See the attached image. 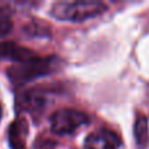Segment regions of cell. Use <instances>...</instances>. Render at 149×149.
<instances>
[{
  "instance_id": "obj_6",
  "label": "cell",
  "mask_w": 149,
  "mask_h": 149,
  "mask_svg": "<svg viewBox=\"0 0 149 149\" xmlns=\"http://www.w3.org/2000/svg\"><path fill=\"white\" fill-rule=\"evenodd\" d=\"M34 56L33 51L24 46H20L16 42H0V58L5 60H10L15 63H21Z\"/></svg>"
},
{
  "instance_id": "obj_9",
  "label": "cell",
  "mask_w": 149,
  "mask_h": 149,
  "mask_svg": "<svg viewBox=\"0 0 149 149\" xmlns=\"http://www.w3.org/2000/svg\"><path fill=\"white\" fill-rule=\"evenodd\" d=\"M12 28H13V24L9 17V13L0 8V38L9 34Z\"/></svg>"
},
{
  "instance_id": "obj_4",
  "label": "cell",
  "mask_w": 149,
  "mask_h": 149,
  "mask_svg": "<svg viewBox=\"0 0 149 149\" xmlns=\"http://www.w3.org/2000/svg\"><path fill=\"white\" fill-rule=\"evenodd\" d=\"M120 139L115 132L107 128H101L92 132L86 137L84 149H119Z\"/></svg>"
},
{
  "instance_id": "obj_1",
  "label": "cell",
  "mask_w": 149,
  "mask_h": 149,
  "mask_svg": "<svg viewBox=\"0 0 149 149\" xmlns=\"http://www.w3.org/2000/svg\"><path fill=\"white\" fill-rule=\"evenodd\" d=\"M59 67V59L51 56H31L30 59L21 63H16L8 70V77L15 85H24L30 81L47 76L56 71Z\"/></svg>"
},
{
  "instance_id": "obj_8",
  "label": "cell",
  "mask_w": 149,
  "mask_h": 149,
  "mask_svg": "<svg viewBox=\"0 0 149 149\" xmlns=\"http://www.w3.org/2000/svg\"><path fill=\"white\" fill-rule=\"evenodd\" d=\"M135 141L140 149H147L149 145V127L148 119L144 115H139L134 124Z\"/></svg>"
},
{
  "instance_id": "obj_7",
  "label": "cell",
  "mask_w": 149,
  "mask_h": 149,
  "mask_svg": "<svg viewBox=\"0 0 149 149\" xmlns=\"http://www.w3.org/2000/svg\"><path fill=\"white\" fill-rule=\"evenodd\" d=\"M9 145L12 149H25L28 123L24 118H17L9 126Z\"/></svg>"
},
{
  "instance_id": "obj_11",
  "label": "cell",
  "mask_w": 149,
  "mask_h": 149,
  "mask_svg": "<svg viewBox=\"0 0 149 149\" xmlns=\"http://www.w3.org/2000/svg\"><path fill=\"white\" fill-rule=\"evenodd\" d=\"M1 113H3V110H1V105H0V119H1Z\"/></svg>"
},
{
  "instance_id": "obj_5",
  "label": "cell",
  "mask_w": 149,
  "mask_h": 149,
  "mask_svg": "<svg viewBox=\"0 0 149 149\" xmlns=\"http://www.w3.org/2000/svg\"><path fill=\"white\" fill-rule=\"evenodd\" d=\"M17 107L21 111L31 114H41L46 107V97L38 90H28L18 97Z\"/></svg>"
},
{
  "instance_id": "obj_2",
  "label": "cell",
  "mask_w": 149,
  "mask_h": 149,
  "mask_svg": "<svg viewBox=\"0 0 149 149\" xmlns=\"http://www.w3.org/2000/svg\"><path fill=\"white\" fill-rule=\"evenodd\" d=\"M107 9L101 1H59L54 4L51 15L60 21L82 22L97 17Z\"/></svg>"
},
{
  "instance_id": "obj_10",
  "label": "cell",
  "mask_w": 149,
  "mask_h": 149,
  "mask_svg": "<svg viewBox=\"0 0 149 149\" xmlns=\"http://www.w3.org/2000/svg\"><path fill=\"white\" fill-rule=\"evenodd\" d=\"M55 143L51 140H43L42 143H36V149H54Z\"/></svg>"
},
{
  "instance_id": "obj_3",
  "label": "cell",
  "mask_w": 149,
  "mask_h": 149,
  "mask_svg": "<svg viewBox=\"0 0 149 149\" xmlns=\"http://www.w3.org/2000/svg\"><path fill=\"white\" fill-rule=\"evenodd\" d=\"M90 122L89 116L85 113L74 109H62L52 114L50 118L51 132L58 136L72 135L81 127L86 126Z\"/></svg>"
}]
</instances>
